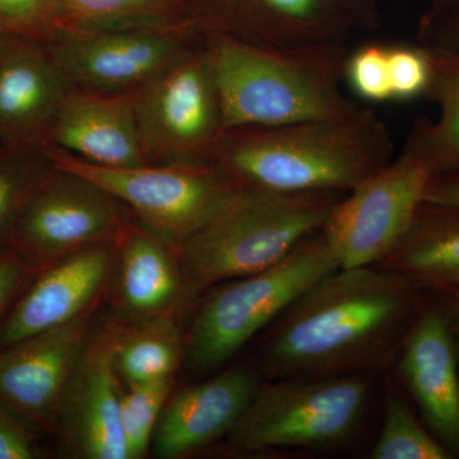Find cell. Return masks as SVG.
Masks as SVG:
<instances>
[{"instance_id": "cb8c5ba5", "label": "cell", "mask_w": 459, "mask_h": 459, "mask_svg": "<svg viewBox=\"0 0 459 459\" xmlns=\"http://www.w3.org/2000/svg\"><path fill=\"white\" fill-rule=\"evenodd\" d=\"M65 31L124 26H179L171 0H54Z\"/></svg>"}, {"instance_id": "f546056e", "label": "cell", "mask_w": 459, "mask_h": 459, "mask_svg": "<svg viewBox=\"0 0 459 459\" xmlns=\"http://www.w3.org/2000/svg\"><path fill=\"white\" fill-rule=\"evenodd\" d=\"M388 65L392 100L409 101L427 95L433 77V63L425 45L389 47Z\"/></svg>"}, {"instance_id": "83f0119b", "label": "cell", "mask_w": 459, "mask_h": 459, "mask_svg": "<svg viewBox=\"0 0 459 459\" xmlns=\"http://www.w3.org/2000/svg\"><path fill=\"white\" fill-rule=\"evenodd\" d=\"M63 32L54 0H0V36L49 44Z\"/></svg>"}, {"instance_id": "5bb4252c", "label": "cell", "mask_w": 459, "mask_h": 459, "mask_svg": "<svg viewBox=\"0 0 459 459\" xmlns=\"http://www.w3.org/2000/svg\"><path fill=\"white\" fill-rule=\"evenodd\" d=\"M93 312L0 349V402L41 434L56 431L66 386L91 334Z\"/></svg>"}, {"instance_id": "d4e9b609", "label": "cell", "mask_w": 459, "mask_h": 459, "mask_svg": "<svg viewBox=\"0 0 459 459\" xmlns=\"http://www.w3.org/2000/svg\"><path fill=\"white\" fill-rule=\"evenodd\" d=\"M51 168L53 162L45 143L0 148V252L8 249L23 204Z\"/></svg>"}, {"instance_id": "836d02e7", "label": "cell", "mask_w": 459, "mask_h": 459, "mask_svg": "<svg viewBox=\"0 0 459 459\" xmlns=\"http://www.w3.org/2000/svg\"><path fill=\"white\" fill-rule=\"evenodd\" d=\"M424 202L459 210V172L435 175L431 178Z\"/></svg>"}, {"instance_id": "8992f818", "label": "cell", "mask_w": 459, "mask_h": 459, "mask_svg": "<svg viewBox=\"0 0 459 459\" xmlns=\"http://www.w3.org/2000/svg\"><path fill=\"white\" fill-rule=\"evenodd\" d=\"M369 386V380L356 373L261 385L230 430V448L259 453L342 443L360 421Z\"/></svg>"}, {"instance_id": "9a60e30c", "label": "cell", "mask_w": 459, "mask_h": 459, "mask_svg": "<svg viewBox=\"0 0 459 459\" xmlns=\"http://www.w3.org/2000/svg\"><path fill=\"white\" fill-rule=\"evenodd\" d=\"M425 299L400 346L398 371L430 433L459 458L457 337L446 295Z\"/></svg>"}, {"instance_id": "277c9868", "label": "cell", "mask_w": 459, "mask_h": 459, "mask_svg": "<svg viewBox=\"0 0 459 459\" xmlns=\"http://www.w3.org/2000/svg\"><path fill=\"white\" fill-rule=\"evenodd\" d=\"M346 193H279L238 186L175 247L193 290L270 268L325 226Z\"/></svg>"}, {"instance_id": "4fadbf2b", "label": "cell", "mask_w": 459, "mask_h": 459, "mask_svg": "<svg viewBox=\"0 0 459 459\" xmlns=\"http://www.w3.org/2000/svg\"><path fill=\"white\" fill-rule=\"evenodd\" d=\"M204 32L273 48L347 45L379 26L373 0H237Z\"/></svg>"}, {"instance_id": "e0dca14e", "label": "cell", "mask_w": 459, "mask_h": 459, "mask_svg": "<svg viewBox=\"0 0 459 459\" xmlns=\"http://www.w3.org/2000/svg\"><path fill=\"white\" fill-rule=\"evenodd\" d=\"M71 90L45 42L0 36V141L45 143Z\"/></svg>"}, {"instance_id": "30bf717a", "label": "cell", "mask_w": 459, "mask_h": 459, "mask_svg": "<svg viewBox=\"0 0 459 459\" xmlns=\"http://www.w3.org/2000/svg\"><path fill=\"white\" fill-rule=\"evenodd\" d=\"M128 222L110 193L53 165L23 204L9 247L38 271L78 250L117 244Z\"/></svg>"}, {"instance_id": "4316f807", "label": "cell", "mask_w": 459, "mask_h": 459, "mask_svg": "<svg viewBox=\"0 0 459 459\" xmlns=\"http://www.w3.org/2000/svg\"><path fill=\"white\" fill-rule=\"evenodd\" d=\"M174 377L152 382L126 385L120 397V424L126 459L146 457L152 444L153 433L172 394Z\"/></svg>"}, {"instance_id": "1f68e13d", "label": "cell", "mask_w": 459, "mask_h": 459, "mask_svg": "<svg viewBox=\"0 0 459 459\" xmlns=\"http://www.w3.org/2000/svg\"><path fill=\"white\" fill-rule=\"evenodd\" d=\"M35 272L11 247L0 252V319L4 318L7 310Z\"/></svg>"}, {"instance_id": "7402d4cb", "label": "cell", "mask_w": 459, "mask_h": 459, "mask_svg": "<svg viewBox=\"0 0 459 459\" xmlns=\"http://www.w3.org/2000/svg\"><path fill=\"white\" fill-rule=\"evenodd\" d=\"M433 63V77L428 98L439 108L435 122L419 123L411 133L407 146L435 175L459 172V53L427 47Z\"/></svg>"}, {"instance_id": "603a6c76", "label": "cell", "mask_w": 459, "mask_h": 459, "mask_svg": "<svg viewBox=\"0 0 459 459\" xmlns=\"http://www.w3.org/2000/svg\"><path fill=\"white\" fill-rule=\"evenodd\" d=\"M186 353V342L172 316L120 325L114 361L126 385L174 377Z\"/></svg>"}, {"instance_id": "8d00e7d4", "label": "cell", "mask_w": 459, "mask_h": 459, "mask_svg": "<svg viewBox=\"0 0 459 459\" xmlns=\"http://www.w3.org/2000/svg\"><path fill=\"white\" fill-rule=\"evenodd\" d=\"M2 147H3L2 141H0V148H2Z\"/></svg>"}, {"instance_id": "6da1fadb", "label": "cell", "mask_w": 459, "mask_h": 459, "mask_svg": "<svg viewBox=\"0 0 459 459\" xmlns=\"http://www.w3.org/2000/svg\"><path fill=\"white\" fill-rule=\"evenodd\" d=\"M424 292L409 277L380 265L340 268L277 319L265 368L279 379L358 373L402 342Z\"/></svg>"}, {"instance_id": "2e32d148", "label": "cell", "mask_w": 459, "mask_h": 459, "mask_svg": "<svg viewBox=\"0 0 459 459\" xmlns=\"http://www.w3.org/2000/svg\"><path fill=\"white\" fill-rule=\"evenodd\" d=\"M115 263L117 246L107 244L78 250L36 271L0 323V349L96 309Z\"/></svg>"}, {"instance_id": "3957f363", "label": "cell", "mask_w": 459, "mask_h": 459, "mask_svg": "<svg viewBox=\"0 0 459 459\" xmlns=\"http://www.w3.org/2000/svg\"><path fill=\"white\" fill-rule=\"evenodd\" d=\"M225 133L340 119L359 107L342 90L347 45L273 48L204 32Z\"/></svg>"}, {"instance_id": "8fae6325", "label": "cell", "mask_w": 459, "mask_h": 459, "mask_svg": "<svg viewBox=\"0 0 459 459\" xmlns=\"http://www.w3.org/2000/svg\"><path fill=\"white\" fill-rule=\"evenodd\" d=\"M179 26H124L65 31L48 48L69 89L131 92L152 80L201 38Z\"/></svg>"}, {"instance_id": "f1b7e54d", "label": "cell", "mask_w": 459, "mask_h": 459, "mask_svg": "<svg viewBox=\"0 0 459 459\" xmlns=\"http://www.w3.org/2000/svg\"><path fill=\"white\" fill-rule=\"evenodd\" d=\"M388 50L389 45L369 42L347 54L343 80L359 98L370 102L392 100Z\"/></svg>"}, {"instance_id": "7a4b0ae2", "label": "cell", "mask_w": 459, "mask_h": 459, "mask_svg": "<svg viewBox=\"0 0 459 459\" xmlns=\"http://www.w3.org/2000/svg\"><path fill=\"white\" fill-rule=\"evenodd\" d=\"M386 124L370 108L223 134L212 162L238 186L279 193H349L394 160Z\"/></svg>"}, {"instance_id": "7c38bea8", "label": "cell", "mask_w": 459, "mask_h": 459, "mask_svg": "<svg viewBox=\"0 0 459 459\" xmlns=\"http://www.w3.org/2000/svg\"><path fill=\"white\" fill-rule=\"evenodd\" d=\"M117 331L113 322L90 334L69 379L56 431L65 457L126 459L114 361Z\"/></svg>"}, {"instance_id": "ac0fdd59", "label": "cell", "mask_w": 459, "mask_h": 459, "mask_svg": "<svg viewBox=\"0 0 459 459\" xmlns=\"http://www.w3.org/2000/svg\"><path fill=\"white\" fill-rule=\"evenodd\" d=\"M259 377L231 368L199 385L170 394L153 433L151 449L159 458H184L229 434L258 391Z\"/></svg>"}, {"instance_id": "d6986e66", "label": "cell", "mask_w": 459, "mask_h": 459, "mask_svg": "<svg viewBox=\"0 0 459 459\" xmlns=\"http://www.w3.org/2000/svg\"><path fill=\"white\" fill-rule=\"evenodd\" d=\"M45 144L107 168L150 164L138 131L135 91L98 93L69 90Z\"/></svg>"}, {"instance_id": "e575fe53", "label": "cell", "mask_w": 459, "mask_h": 459, "mask_svg": "<svg viewBox=\"0 0 459 459\" xmlns=\"http://www.w3.org/2000/svg\"><path fill=\"white\" fill-rule=\"evenodd\" d=\"M446 304H448L449 316H451V323L453 331L455 336L459 338V292L455 294L446 295Z\"/></svg>"}, {"instance_id": "5b68a950", "label": "cell", "mask_w": 459, "mask_h": 459, "mask_svg": "<svg viewBox=\"0 0 459 459\" xmlns=\"http://www.w3.org/2000/svg\"><path fill=\"white\" fill-rule=\"evenodd\" d=\"M340 268L319 230L272 267L225 281L204 299L190 328L189 367L199 373L219 369L310 287Z\"/></svg>"}, {"instance_id": "484cf974", "label": "cell", "mask_w": 459, "mask_h": 459, "mask_svg": "<svg viewBox=\"0 0 459 459\" xmlns=\"http://www.w3.org/2000/svg\"><path fill=\"white\" fill-rule=\"evenodd\" d=\"M370 458L453 459L394 386L385 394L382 429Z\"/></svg>"}, {"instance_id": "52a82bcc", "label": "cell", "mask_w": 459, "mask_h": 459, "mask_svg": "<svg viewBox=\"0 0 459 459\" xmlns=\"http://www.w3.org/2000/svg\"><path fill=\"white\" fill-rule=\"evenodd\" d=\"M135 117L150 164L212 162L225 126L204 32L164 71L135 90Z\"/></svg>"}, {"instance_id": "4dcf8cb0", "label": "cell", "mask_w": 459, "mask_h": 459, "mask_svg": "<svg viewBox=\"0 0 459 459\" xmlns=\"http://www.w3.org/2000/svg\"><path fill=\"white\" fill-rule=\"evenodd\" d=\"M40 434L0 402V459L44 458Z\"/></svg>"}, {"instance_id": "d590c367", "label": "cell", "mask_w": 459, "mask_h": 459, "mask_svg": "<svg viewBox=\"0 0 459 459\" xmlns=\"http://www.w3.org/2000/svg\"><path fill=\"white\" fill-rule=\"evenodd\" d=\"M457 337V336H455ZM457 360H458V370H459V338L457 337Z\"/></svg>"}, {"instance_id": "9c48e42d", "label": "cell", "mask_w": 459, "mask_h": 459, "mask_svg": "<svg viewBox=\"0 0 459 459\" xmlns=\"http://www.w3.org/2000/svg\"><path fill=\"white\" fill-rule=\"evenodd\" d=\"M433 178L410 146L343 195L320 229L341 268L380 264L406 235Z\"/></svg>"}, {"instance_id": "ffe728a7", "label": "cell", "mask_w": 459, "mask_h": 459, "mask_svg": "<svg viewBox=\"0 0 459 459\" xmlns=\"http://www.w3.org/2000/svg\"><path fill=\"white\" fill-rule=\"evenodd\" d=\"M115 246L114 307L117 319L133 325L172 316L193 290L175 247L131 221Z\"/></svg>"}, {"instance_id": "ba28073f", "label": "cell", "mask_w": 459, "mask_h": 459, "mask_svg": "<svg viewBox=\"0 0 459 459\" xmlns=\"http://www.w3.org/2000/svg\"><path fill=\"white\" fill-rule=\"evenodd\" d=\"M47 147L56 168L98 184L131 208L141 225L175 247L202 228L238 186L213 162L107 168Z\"/></svg>"}, {"instance_id": "44dd1931", "label": "cell", "mask_w": 459, "mask_h": 459, "mask_svg": "<svg viewBox=\"0 0 459 459\" xmlns=\"http://www.w3.org/2000/svg\"><path fill=\"white\" fill-rule=\"evenodd\" d=\"M380 267L398 272L434 294L459 292V210L422 204Z\"/></svg>"}, {"instance_id": "d6a6232c", "label": "cell", "mask_w": 459, "mask_h": 459, "mask_svg": "<svg viewBox=\"0 0 459 459\" xmlns=\"http://www.w3.org/2000/svg\"><path fill=\"white\" fill-rule=\"evenodd\" d=\"M422 40L425 47L442 48L459 53V13L443 21H430L425 23L422 29Z\"/></svg>"}]
</instances>
